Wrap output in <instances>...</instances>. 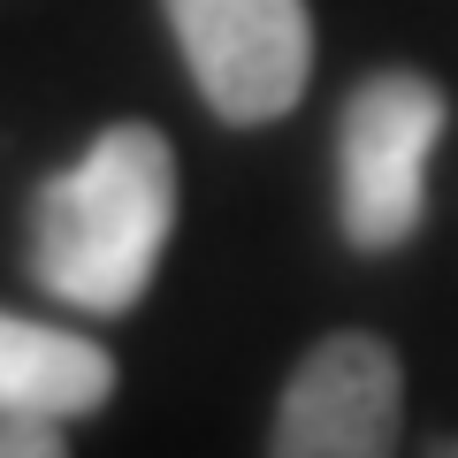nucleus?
<instances>
[{
  "mask_svg": "<svg viewBox=\"0 0 458 458\" xmlns=\"http://www.w3.org/2000/svg\"><path fill=\"white\" fill-rule=\"evenodd\" d=\"M428 458H458V436H451V443H436V451H428Z\"/></svg>",
  "mask_w": 458,
  "mask_h": 458,
  "instance_id": "0eeeda50",
  "label": "nucleus"
},
{
  "mask_svg": "<svg viewBox=\"0 0 458 458\" xmlns=\"http://www.w3.org/2000/svg\"><path fill=\"white\" fill-rule=\"evenodd\" d=\"M114 397V360L77 328H47L23 313H0V420L62 428Z\"/></svg>",
  "mask_w": 458,
  "mask_h": 458,
  "instance_id": "39448f33",
  "label": "nucleus"
},
{
  "mask_svg": "<svg viewBox=\"0 0 458 458\" xmlns=\"http://www.w3.org/2000/svg\"><path fill=\"white\" fill-rule=\"evenodd\" d=\"M451 99L420 69H375L336 114V214L352 252H397L428 214V161L443 146Z\"/></svg>",
  "mask_w": 458,
  "mask_h": 458,
  "instance_id": "f03ea898",
  "label": "nucleus"
},
{
  "mask_svg": "<svg viewBox=\"0 0 458 458\" xmlns=\"http://www.w3.org/2000/svg\"><path fill=\"white\" fill-rule=\"evenodd\" d=\"M176 229V146L153 123L99 131L31 199V276L77 313H131Z\"/></svg>",
  "mask_w": 458,
  "mask_h": 458,
  "instance_id": "f257e3e1",
  "label": "nucleus"
},
{
  "mask_svg": "<svg viewBox=\"0 0 458 458\" xmlns=\"http://www.w3.org/2000/svg\"><path fill=\"white\" fill-rule=\"evenodd\" d=\"M405 428V367L375 328H336L291 367L267 458H390Z\"/></svg>",
  "mask_w": 458,
  "mask_h": 458,
  "instance_id": "20e7f679",
  "label": "nucleus"
},
{
  "mask_svg": "<svg viewBox=\"0 0 458 458\" xmlns=\"http://www.w3.org/2000/svg\"><path fill=\"white\" fill-rule=\"evenodd\" d=\"M0 458H69V443H62V428L0 420Z\"/></svg>",
  "mask_w": 458,
  "mask_h": 458,
  "instance_id": "423d86ee",
  "label": "nucleus"
},
{
  "mask_svg": "<svg viewBox=\"0 0 458 458\" xmlns=\"http://www.w3.org/2000/svg\"><path fill=\"white\" fill-rule=\"evenodd\" d=\"M183 47L199 99L222 123L252 131L306 99L313 77V16L306 0H161Z\"/></svg>",
  "mask_w": 458,
  "mask_h": 458,
  "instance_id": "7ed1b4c3",
  "label": "nucleus"
}]
</instances>
